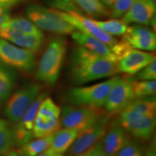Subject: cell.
<instances>
[{
    "label": "cell",
    "mask_w": 156,
    "mask_h": 156,
    "mask_svg": "<svg viewBox=\"0 0 156 156\" xmlns=\"http://www.w3.org/2000/svg\"><path fill=\"white\" fill-rule=\"evenodd\" d=\"M118 73L116 62L98 55L86 48L80 46L72 53L69 74L76 85L112 77Z\"/></svg>",
    "instance_id": "6da1fadb"
},
{
    "label": "cell",
    "mask_w": 156,
    "mask_h": 156,
    "mask_svg": "<svg viewBox=\"0 0 156 156\" xmlns=\"http://www.w3.org/2000/svg\"><path fill=\"white\" fill-rule=\"evenodd\" d=\"M67 45L62 37H55L50 41L39 62L36 77L38 80L54 85L57 82L65 57Z\"/></svg>",
    "instance_id": "7a4b0ae2"
},
{
    "label": "cell",
    "mask_w": 156,
    "mask_h": 156,
    "mask_svg": "<svg viewBox=\"0 0 156 156\" xmlns=\"http://www.w3.org/2000/svg\"><path fill=\"white\" fill-rule=\"evenodd\" d=\"M119 78L118 76H114L102 83L89 86L74 87L67 93V100L73 106L101 108L104 106L111 89Z\"/></svg>",
    "instance_id": "3957f363"
},
{
    "label": "cell",
    "mask_w": 156,
    "mask_h": 156,
    "mask_svg": "<svg viewBox=\"0 0 156 156\" xmlns=\"http://www.w3.org/2000/svg\"><path fill=\"white\" fill-rule=\"evenodd\" d=\"M61 108L49 97L42 101L35 119L33 134L36 138L54 135L61 127Z\"/></svg>",
    "instance_id": "277c9868"
},
{
    "label": "cell",
    "mask_w": 156,
    "mask_h": 156,
    "mask_svg": "<svg viewBox=\"0 0 156 156\" xmlns=\"http://www.w3.org/2000/svg\"><path fill=\"white\" fill-rule=\"evenodd\" d=\"M28 19L39 29L58 34H72L75 28L56 12L55 9L37 5H29L26 9Z\"/></svg>",
    "instance_id": "5b68a950"
},
{
    "label": "cell",
    "mask_w": 156,
    "mask_h": 156,
    "mask_svg": "<svg viewBox=\"0 0 156 156\" xmlns=\"http://www.w3.org/2000/svg\"><path fill=\"white\" fill-rule=\"evenodd\" d=\"M101 108L84 106H67L61 110V125L78 132L94 124L104 116Z\"/></svg>",
    "instance_id": "8992f818"
},
{
    "label": "cell",
    "mask_w": 156,
    "mask_h": 156,
    "mask_svg": "<svg viewBox=\"0 0 156 156\" xmlns=\"http://www.w3.org/2000/svg\"><path fill=\"white\" fill-rule=\"evenodd\" d=\"M41 86L31 83L25 85L12 95L6 105L5 116L12 122L17 123L40 94Z\"/></svg>",
    "instance_id": "52a82bcc"
},
{
    "label": "cell",
    "mask_w": 156,
    "mask_h": 156,
    "mask_svg": "<svg viewBox=\"0 0 156 156\" xmlns=\"http://www.w3.org/2000/svg\"><path fill=\"white\" fill-rule=\"evenodd\" d=\"M119 124L134 137L148 140L155 127V115H142L124 108L122 111Z\"/></svg>",
    "instance_id": "ba28073f"
},
{
    "label": "cell",
    "mask_w": 156,
    "mask_h": 156,
    "mask_svg": "<svg viewBox=\"0 0 156 156\" xmlns=\"http://www.w3.org/2000/svg\"><path fill=\"white\" fill-rule=\"evenodd\" d=\"M55 11L62 18L73 25L75 29H77L83 34L98 39L103 44L107 45L110 48L118 42V41L112 36L106 34L101 28H99L95 23L94 20L83 17L80 15V13L73 10L67 11V12L58 10Z\"/></svg>",
    "instance_id": "9c48e42d"
},
{
    "label": "cell",
    "mask_w": 156,
    "mask_h": 156,
    "mask_svg": "<svg viewBox=\"0 0 156 156\" xmlns=\"http://www.w3.org/2000/svg\"><path fill=\"white\" fill-rule=\"evenodd\" d=\"M0 61L6 65L25 72H30L35 67L34 52L13 46L2 38H0Z\"/></svg>",
    "instance_id": "30bf717a"
},
{
    "label": "cell",
    "mask_w": 156,
    "mask_h": 156,
    "mask_svg": "<svg viewBox=\"0 0 156 156\" xmlns=\"http://www.w3.org/2000/svg\"><path fill=\"white\" fill-rule=\"evenodd\" d=\"M108 118L103 116L94 124L77 134V137L69 149V155L75 156L94 146L106 134Z\"/></svg>",
    "instance_id": "8fae6325"
},
{
    "label": "cell",
    "mask_w": 156,
    "mask_h": 156,
    "mask_svg": "<svg viewBox=\"0 0 156 156\" xmlns=\"http://www.w3.org/2000/svg\"><path fill=\"white\" fill-rule=\"evenodd\" d=\"M131 82L130 78H119L111 89L104 105L107 113L111 115L118 114L134 100Z\"/></svg>",
    "instance_id": "7c38bea8"
},
{
    "label": "cell",
    "mask_w": 156,
    "mask_h": 156,
    "mask_svg": "<svg viewBox=\"0 0 156 156\" xmlns=\"http://www.w3.org/2000/svg\"><path fill=\"white\" fill-rule=\"evenodd\" d=\"M122 41L135 49L155 51L156 48L155 34L150 29L140 25L128 27Z\"/></svg>",
    "instance_id": "4fadbf2b"
},
{
    "label": "cell",
    "mask_w": 156,
    "mask_h": 156,
    "mask_svg": "<svg viewBox=\"0 0 156 156\" xmlns=\"http://www.w3.org/2000/svg\"><path fill=\"white\" fill-rule=\"evenodd\" d=\"M155 61V56L151 53L131 48L117 62L119 72L129 75L137 74L140 70Z\"/></svg>",
    "instance_id": "5bb4252c"
},
{
    "label": "cell",
    "mask_w": 156,
    "mask_h": 156,
    "mask_svg": "<svg viewBox=\"0 0 156 156\" xmlns=\"http://www.w3.org/2000/svg\"><path fill=\"white\" fill-rule=\"evenodd\" d=\"M155 4L151 0H134L130 8L123 15L122 20L126 24L150 25L155 20Z\"/></svg>",
    "instance_id": "9a60e30c"
},
{
    "label": "cell",
    "mask_w": 156,
    "mask_h": 156,
    "mask_svg": "<svg viewBox=\"0 0 156 156\" xmlns=\"http://www.w3.org/2000/svg\"><path fill=\"white\" fill-rule=\"evenodd\" d=\"M103 136V143L101 144L102 150L111 155H116L129 140L126 131L119 123V124H113Z\"/></svg>",
    "instance_id": "2e32d148"
},
{
    "label": "cell",
    "mask_w": 156,
    "mask_h": 156,
    "mask_svg": "<svg viewBox=\"0 0 156 156\" xmlns=\"http://www.w3.org/2000/svg\"><path fill=\"white\" fill-rule=\"evenodd\" d=\"M72 37L74 41L81 47L86 48L90 51L93 52L98 55L117 62L116 56L113 54L111 48L98 39L83 34L80 31H74L72 34Z\"/></svg>",
    "instance_id": "e0dca14e"
},
{
    "label": "cell",
    "mask_w": 156,
    "mask_h": 156,
    "mask_svg": "<svg viewBox=\"0 0 156 156\" xmlns=\"http://www.w3.org/2000/svg\"><path fill=\"white\" fill-rule=\"evenodd\" d=\"M78 131L74 129L64 128L54 134L51 148L56 153L64 155L69 151L77 137Z\"/></svg>",
    "instance_id": "ac0fdd59"
},
{
    "label": "cell",
    "mask_w": 156,
    "mask_h": 156,
    "mask_svg": "<svg viewBox=\"0 0 156 156\" xmlns=\"http://www.w3.org/2000/svg\"><path fill=\"white\" fill-rule=\"evenodd\" d=\"M54 135L37 138L30 140L20 147L17 153L20 156H37L51 147Z\"/></svg>",
    "instance_id": "d6986e66"
},
{
    "label": "cell",
    "mask_w": 156,
    "mask_h": 156,
    "mask_svg": "<svg viewBox=\"0 0 156 156\" xmlns=\"http://www.w3.org/2000/svg\"><path fill=\"white\" fill-rule=\"evenodd\" d=\"M46 97V93H40V94L38 95L36 100L34 101V103L31 104V106L29 107V108L25 112L24 116L22 117L20 120L17 123V125L20 126L21 128L25 129L28 131L33 132V127H34V124L35 119H36L37 112L40 106L42 101Z\"/></svg>",
    "instance_id": "ffe728a7"
},
{
    "label": "cell",
    "mask_w": 156,
    "mask_h": 156,
    "mask_svg": "<svg viewBox=\"0 0 156 156\" xmlns=\"http://www.w3.org/2000/svg\"><path fill=\"white\" fill-rule=\"evenodd\" d=\"M15 83V75L8 68L0 66V103L10 95Z\"/></svg>",
    "instance_id": "44dd1931"
},
{
    "label": "cell",
    "mask_w": 156,
    "mask_h": 156,
    "mask_svg": "<svg viewBox=\"0 0 156 156\" xmlns=\"http://www.w3.org/2000/svg\"><path fill=\"white\" fill-rule=\"evenodd\" d=\"M124 108L142 115H155V97L145 99L136 98V100H132Z\"/></svg>",
    "instance_id": "7402d4cb"
},
{
    "label": "cell",
    "mask_w": 156,
    "mask_h": 156,
    "mask_svg": "<svg viewBox=\"0 0 156 156\" xmlns=\"http://www.w3.org/2000/svg\"><path fill=\"white\" fill-rule=\"evenodd\" d=\"M76 3L87 14L92 17H103L110 15V12L100 0H75Z\"/></svg>",
    "instance_id": "603a6c76"
},
{
    "label": "cell",
    "mask_w": 156,
    "mask_h": 156,
    "mask_svg": "<svg viewBox=\"0 0 156 156\" xmlns=\"http://www.w3.org/2000/svg\"><path fill=\"white\" fill-rule=\"evenodd\" d=\"M132 90L134 99L144 98L155 94V80H132Z\"/></svg>",
    "instance_id": "cb8c5ba5"
},
{
    "label": "cell",
    "mask_w": 156,
    "mask_h": 156,
    "mask_svg": "<svg viewBox=\"0 0 156 156\" xmlns=\"http://www.w3.org/2000/svg\"><path fill=\"white\" fill-rule=\"evenodd\" d=\"M98 26L110 36H123L127 31L128 25L122 20H95Z\"/></svg>",
    "instance_id": "d4e9b609"
},
{
    "label": "cell",
    "mask_w": 156,
    "mask_h": 156,
    "mask_svg": "<svg viewBox=\"0 0 156 156\" xmlns=\"http://www.w3.org/2000/svg\"><path fill=\"white\" fill-rule=\"evenodd\" d=\"M4 25L16 29L25 34L44 35L41 30L31 22L30 20L23 18V17L10 18Z\"/></svg>",
    "instance_id": "484cf974"
},
{
    "label": "cell",
    "mask_w": 156,
    "mask_h": 156,
    "mask_svg": "<svg viewBox=\"0 0 156 156\" xmlns=\"http://www.w3.org/2000/svg\"><path fill=\"white\" fill-rule=\"evenodd\" d=\"M44 35H30L24 34L13 41V44L31 51L35 52L40 49L44 42Z\"/></svg>",
    "instance_id": "4316f807"
},
{
    "label": "cell",
    "mask_w": 156,
    "mask_h": 156,
    "mask_svg": "<svg viewBox=\"0 0 156 156\" xmlns=\"http://www.w3.org/2000/svg\"><path fill=\"white\" fill-rule=\"evenodd\" d=\"M14 146L11 129L5 120L0 118V156L8 153Z\"/></svg>",
    "instance_id": "83f0119b"
},
{
    "label": "cell",
    "mask_w": 156,
    "mask_h": 156,
    "mask_svg": "<svg viewBox=\"0 0 156 156\" xmlns=\"http://www.w3.org/2000/svg\"><path fill=\"white\" fill-rule=\"evenodd\" d=\"M11 131L14 145L18 147H22L27 142L32 140L33 138L34 137L33 132L28 131L25 129L21 128L17 124H15L14 127L11 129Z\"/></svg>",
    "instance_id": "f1b7e54d"
},
{
    "label": "cell",
    "mask_w": 156,
    "mask_h": 156,
    "mask_svg": "<svg viewBox=\"0 0 156 156\" xmlns=\"http://www.w3.org/2000/svg\"><path fill=\"white\" fill-rule=\"evenodd\" d=\"M133 1L134 0H115L111 6L112 10L110 12V16L115 18L123 16L130 8Z\"/></svg>",
    "instance_id": "f546056e"
},
{
    "label": "cell",
    "mask_w": 156,
    "mask_h": 156,
    "mask_svg": "<svg viewBox=\"0 0 156 156\" xmlns=\"http://www.w3.org/2000/svg\"><path fill=\"white\" fill-rule=\"evenodd\" d=\"M115 156H144V154L136 142L129 140Z\"/></svg>",
    "instance_id": "4dcf8cb0"
},
{
    "label": "cell",
    "mask_w": 156,
    "mask_h": 156,
    "mask_svg": "<svg viewBox=\"0 0 156 156\" xmlns=\"http://www.w3.org/2000/svg\"><path fill=\"white\" fill-rule=\"evenodd\" d=\"M137 78L140 80H155L156 61L151 62L138 73Z\"/></svg>",
    "instance_id": "1f68e13d"
},
{
    "label": "cell",
    "mask_w": 156,
    "mask_h": 156,
    "mask_svg": "<svg viewBox=\"0 0 156 156\" xmlns=\"http://www.w3.org/2000/svg\"><path fill=\"white\" fill-rule=\"evenodd\" d=\"M10 19L9 8L0 6V28Z\"/></svg>",
    "instance_id": "d6a6232c"
},
{
    "label": "cell",
    "mask_w": 156,
    "mask_h": 156,
    "mask_svg": "<svg viewBox=\"0 0 156 156\" xmlns=\"http://www.w3.org/2000/svg\"><path fill=\"white\" fill-rule=\"evenodd\" d=\"M101 148H102L101 143L98 142L97 144H95L94 146H93L92 147H90L87 151L75 156H97L98 153L101 151Z\"/></svg>",
    "instance_id": "836d02e7"
},
{
    "label": "cell",
    "mask_w": 156,
    "mask_h": 156,
    "mask_svg": "<svg viewBox=\"0 0 156 156\" xmlns=\"http://www.w3.org/2000/svg\"><path fill=\"white\" fill-rule=\"evenodd\" d=\"M23 1H25V0H0V6L9 8L11 6L15 5Z\"/></svg>",
    "instance_id": "e575fe53"
},
{
    "label": "cell",
    "mask_w": 156,
    "mask_h": 156,
    "mask_svg": "<svg viewBox=\"0 0 156 156\" xmlns=\"http://www.w3.org/2000/svg\"><path fill=\"white\" fill-rule=\"evenodd\" d=\"M37 156H64V155L56 153V152L53 151L51 148L49 147L48 149L46 150V151H44V153H42L41 154H40V155Z\"/></svg>",
    "instance_id": "d590c367"
},
{
    "label": "cell",
    "mask_w": 156,
    "mask_h": 156,
    "mask_svg": "<svg viewBox=\"0 0 156 156\" xmlns=\"http://www.w3.org/2000/svg\"><path fill=\"white\" fill-rule=\"evenodd\" d=\"M105 6H108V7H111L114 2L115 0H100Z\"/></svg>",
    "instance_id": "8d00e7d4"
},
{
    "label": "cell",
    "mask_w": 156,
    "mask_h": 156,
    "mask_svg": "<svg viewBox=\"0 0 156 156\" xmlns=\"http://www.w3.org/2000/svg\"><path fill=\"white\" fill-rule=\"evenodd\" d=\"M97 156H115V155H108V154H107L105 153L104 151H103L102 148L101 149V151L98 152V153Z\"/></svg>",
    "instance_id": "74e56055"
},
{
    "label": "cell",
    "mask_w": 156,
    "mask_h": 156,
    "mask_svg": "<svg viewBox=\"0 0 156 156\" xmlns=\"http://www.w3.org/2000/svg\"><path fill=\"white\" fill-rule=\"evenodd\" d=\"M5 156H20L18 153L15 151H9L8 153H7Z\"/></svg>",
    "instance_id": "f35d334b"
},
{
    "label": "cell",
    "mask_w": 156,
    "mask_h": 156,
    "mask_svg": "<svg viewBox=\"0 0 156 156\" xmlns=\"http://www.w3.org/2000/svg\"><path fill=\"white\" fill-rule=\"evenodd\" d=\"M151 1H152V2H153L155 3V2H156V0H151Z\"/></svg>",
    "instance_id": "ab89813d"
}]
</instances>
